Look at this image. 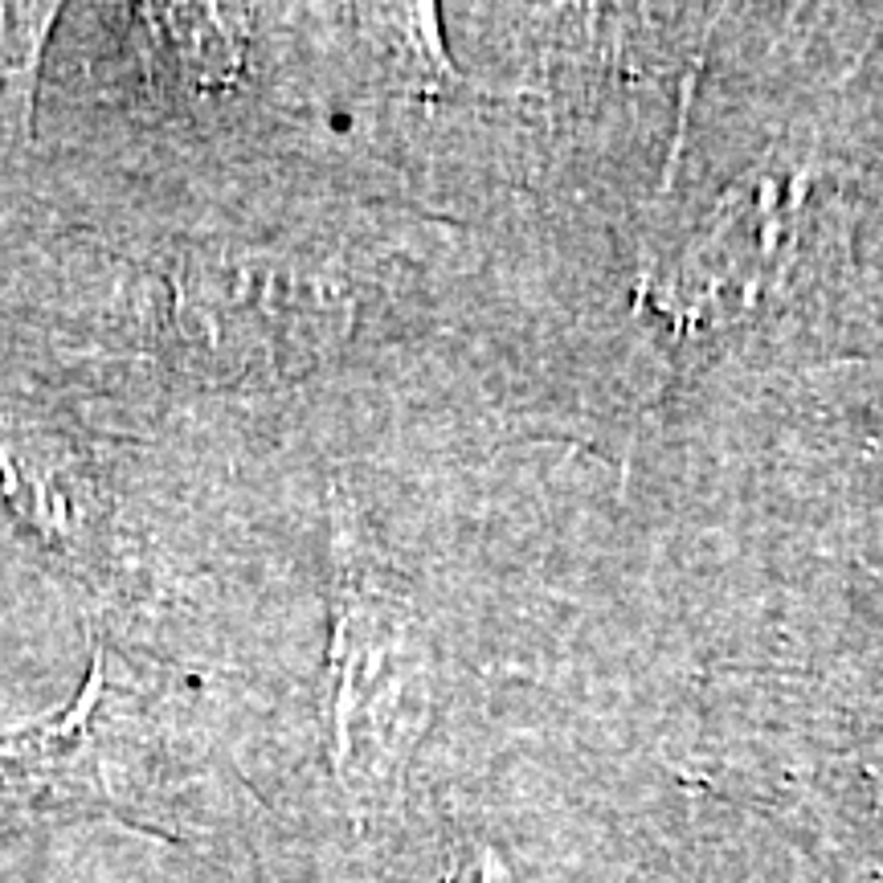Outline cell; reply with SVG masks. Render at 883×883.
Here are the masks:
<instances>
[{"mask_svg":"<svg viewBox=\"0 0 883 883\" xmlns=\"http://www.w3.org/2000/svg\"><path fill=\"white\" fill-rule=\"evenodd\" d=\"M434 704V659L413 605L364 561L340 569L328 651L331 765L352 802L397 789Z\"/></svg>","mask_w":883,"mask_h":883,"instance_id":"6da1fadb","label":"cell"},{"mask_svg":"<svg viewBox=\"0 0 883 883\" xmlns=\"http://www.w3.org/2000/svg\"><path fill=\"white\" fill-rule=\"evenodd\" d=\"M826 221L830 185L818 155L777 147L720 196L654 287V299L687 328L753 320L765 303L786 299L818 258Z\"/></svg>","mask_w":883,"mask_h":883,"instance_id":"7a4b0ae2","label":"cell"},{"mask_svg":"<svg viewBox=\"0 0 883 883\" xmlns=\"http://www.w3.org/2000/svg\"><path fill=\"white\" fill-rule=\"evenodd\" d=\"M98 696V679H90L87 696L78 699V708L70 716H58L49 724H37L29 732L0 740V814L4 810H33L46 797H74L90 794V781L78 777V761H82V724L90 716V704Z\"/></svg>","mask_w":883,"mask_h":883,"instance_id":"3957f363","label":"cell"},{"mask_svg":"<svg viewBox=\"0 0 883 883\" xmlns=\"http://www.w3.org/2000/svg\"><path fill=\"white\" fill-rule=\"evenodd\" d=\"M54 17L58 4H0V78L17 98L21 119L33 115V78Z\"/></svg>","mask_w":883,"mask_h":883,"instance_id":"277c9868","label":"cell"},{"mask_svg":"<svg viewBox=\"0 0 883 883\" xmlns=\"http://www.w3.org/2000/svg\"><path fill=\"white\" fill-rule=\"evenodd\" d=\"M475 883H515V875L507 871V863L496 851H479L475 854Z\"/></svg>","mask_w":883,"mask_h":883,"instance_id":"5b68a950","label":"cell"}]
</instances>
